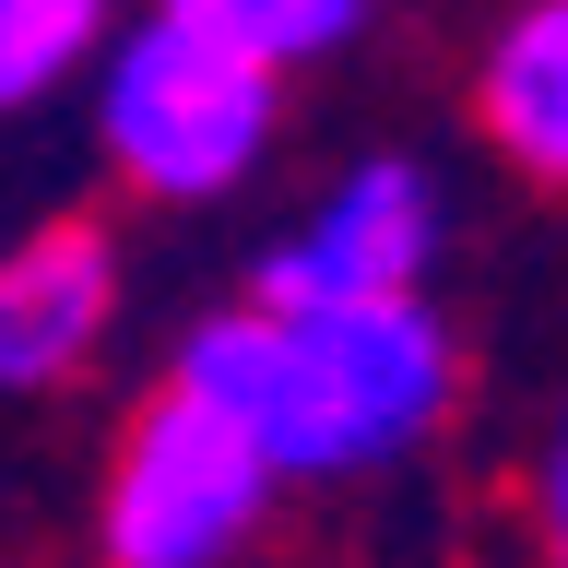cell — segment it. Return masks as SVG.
<instances>
[{
	"mask_svg": "<svg viewBox=\"0 0 568 568\" xmlns=\"http://www.w3.org/2000/svg\"><path fill=\"white\" fill-rule=\"evenodd\" d=\"M438 237H450V213H438V178L415 154H355L332 190H320L273 248H261V273H248V308H379V296H426L438 273Z\"/></svg>",
	"mask_w": 568,
	"mask_h": 568,
	"instance_id": "4",
	"label": "cell"
},
{
	"mask_svg": "<svg viewBox=\"0 0 568 568\" xmlns=\"http://www.w3.org/2000/svg\"><path fill=\"white\" fill-rule=\"evenodd\" d=\"M119 0H0V119H24L106 48Z\"/></svg>",
	"mask_w": 568,
	"mask_h": 568,
	"instance_id": "7",
	"label": "cell"
},
{
	"mask_svg": "<svg viewBox=\"0 0 568 568\" xmlns=\"http://www.w3.org/2000/svg\"><path fill=\"white\" fill-rule=\"evenodd\" d=\"M273 83L213 24V0H142L106 36V83H95V154L119 166V190L142 202H225L261 154H273Z\"/></svg>",
	"mask_w": 568,
	"mask_h": 568,
	"instance_id": "2",
	"label": "cell"
},
{
	"mask_svg": "<svg viewBox=\"0 0 568 568\" xmlns=\"http://www.w3.org/2000/svg\"><path fill=\"white\" fill-rule=\"evenodd\" d=\"M119 332V237L95 213H48L0 248V390H71Z\"/></svg>",
	"mask_w": 568,
	"mask_h": 568,
	"instance_id": "5",
	"label": "cell"
},
{
	"mask_svg": "<svg viewBox=\"0 0 568 568\" xmlns=\"http://www.w3.org/2000/svg\"><path fill=\"white\" fill-rule=\"evenodd\" d=\"M474 119L532 190H568V0H521L474 60Z\"/></svg>",
	"mask_w": 568,
	"mask_h": 568,
	"instance_id": "6",
	"label": "cell"
},
{
	"mask_svg": "<svg viewBox=\"0 0 568 568\" xmlns=\"http://www.w3.org/2000/svg\"><path fill=\"white\" fill-rule=\"evenodd\" d=\"M379 0H213V24L237 36L261 71H308V60H344L355 36H367Z\"/></svg>",
	"mask_w": 568,
	"mask_h": 568,
	"instance_id": "8",
	"label": "cell"
},
{
	"mask_svg": "<svg viewBox=\"0 0 568 568\" xmlns=\"http://www.w3.org/2000/svg\"><path fill=\"white\" fill-rule=\"evenodd\" d=\"M273 462L237 415L190 403L178 379H154L106 450L95 486V557L106 568H248L261 521H273Z\"/></svg>",
	"mask_w": 568,
	"mask_h": 568,
	"instance_id": "3",
	"label": "cell"
},
{
	"mask_svg": "<svg viewBox=\"0 0 568 568\" xmlns=\"http://www.w3.org/2000/svg\"><path fill=\"white\" fill-rule=\"evenodd\" d=\"M521 521H532V557L568 568V390H557V415H545V438L521 462Z\"/></svg>",
	"mask_w": 568,
	"mask_h": 568,
	"instance_id": "9",
	"label": "cell"
},
{
	"mask_svg": "<svg viewBox=\"0 0 568 568\" xmlns=\"http://www.w3.org/2000/svg\"><path fill=\"white\" fill-rule=\"evenodd\" d=\"M166 379L213 415H237L273 462V486H367L450 426L462 403V332L438 296H379V308H202L178 332Z\"/></svg>",
	"mask_w": 568,
	"mask_h": 568,
	"instance_id": "1",
	"label": "cell"
}]
</instances>
